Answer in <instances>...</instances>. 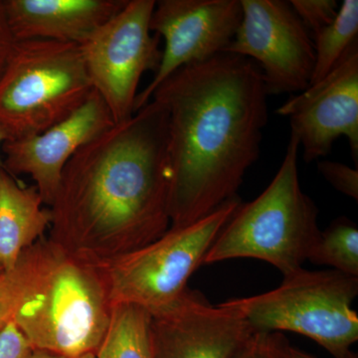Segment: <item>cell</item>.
Here are the masks:
<instances>
[{
	"label": "cell",
	"mask_w": 358,
	"mask_h": 358,
	"mask_svg": "<svg viewBox=\"0 0 358 358\" xmlns=\"http://www.w3.org/2000/svg\"><path fill=\"white\" fill-rule=\"evenodd\" d=\"M63 256L62 250L43 237L21 253L13 268L0 275V331L43 286Z\"/></svg>",
	"instance_id": "16"
},
{
	"label": "cell",
	"mask_w": 358,
	"mask_h": 358,
	"mask_svg": "<svg viewBox=\"0 0 358 358\" xmlns=\"http://www.w3.org/2000/svg\"><path fill=\"white\" fill-rule=\"evenodd\" d=\"M242 20L226 53L255 62L268 94L305 91L315 68V47L292 6L281 0H240Z\"/></svg>",
	"instance_id": "9"
},
{
	"label": "cell",
	"mask_w": 358,
	"mask_h": 358,
	"mask_svg": "<svg viewBox=\"0 0 358 358\" xmlns=\"http://www.w3.org/2000/svg\"><path fill=\"white\" fill-rule=\"evenodd\" d=\"M128 0H3L15 41L42 39L83 44Z\"/></svg>",
	"instance_id": "14"
},
{
	"label": "cell",
	"mask_w": 358,
	"mask_h": 358,
	"mask_svg": "<svg viewBox=\"0 0 358 358\" xmlns=\"http://www.w3.org/2000/svg\"><path fill=\"white\" fill-rule=\"evenodd\" d=\"M150 320L145 308L131 303L115 305L96 358H152Z\"/></svg>",
	"instance_id": "17"
},
{
	"label": "cell",
	"mask_w": 358,
	"mask_h": 358,
	"mask_svg": "<svg viewBox=\"0 0 358 358\" xmlns=\"http://www.w3.org/2000/svg\"><path fill=\"white\" fill-rule=\"evenodd\" d=\"M155 0H128L120 13L80 45L90 81L115 124L134 114L138 87L162 58L159 35L150 31Z\"/></svg>",
	"instance_id": "8"
},
{
	"label": "cell",
	"mask_w": 358,
	"mask_h": 358,
	"mask_svg": "<svg viewBox=\"0 0 358 358\" xmlns=\"http://www.w3.org/2000/svg\"><path fill=\"white\" fill-rule=\"evenodd\" d=\"M114 124L109 108L93 90L67 119L43 133L6 141L1 147L4 169L13 176L29 174L43 203L51 206L68 162Z\"/></svg>",
	"instance_id": "13"
},
{
	"label": "cell",
	"mask_w": 358,
	"mask_h": 358,
	"mask_svg": "<svg viewBox=\"0 0 358 358\" xmlns=\"http://www.w3.org/2000/svg\"><path fill=\"white\" fill-rule=\"evenodd\" d=\"M308 261L358 278L357 226L348 219L334 221L320 232Z\"/></svg>",
	"instance_id": "19"
},
{
	"label": "cell",
	"mask_w": 358,
	"mask_h": 358,
	"mask_svg": "<svg viewBox=\"0 0 358 358\" xmlns=\"http://www.w3.org/2000/svg\"><path fill=\"white\" fill-rule=\"evenodd\" d=\"M78 358H96V355L94 353H89V355H83V357Z\"/></svg>",
	"instance_id": "28"
},
{
	"label": "cell",
	"mask_w": 358,
	"mask_h": 358,
	"mask_svg": "<svg viewBox=\"0 0 358 358\" xmlns=\"http://www.w3.org/2000/svg\"><path fill=\"white\" fill-rule=\"evenodd\" d=\"M284 357L285 358H317L310 355V353L303 352V350L294 348V346L291 345L289 341L287 343L286 346H285ZM353 358H358V357L357 355V357Z\"/></svg>",
	"instance_id": "25"
},
{
	"label": "cell",
	"mask_w": 358,
	"mask_h": 358,
	"mask_svg": "<svg viewBox=\"0 0 358 358\" xmlns=\"http://www.w3.org/2000/svg\"><path fill=\"white\" fill-rule=\"evenodd\" d=\"M34 352L13 320L0 331V358H32Z\"/></svg>",
	"instance_id": "23"
},
{
	"label": "cell",
	"mask_w": 358,
	"mask_h": 358,
	"mask_svg": "<svg viewBox=\"0 0 358 358\" xmlns=\"http://www.w3.org/2000/svg\"><path fill=\"white\" fill-rule=\"evenodd\" d=\"M358 1L345 0L331 24L315 36V68L310 85L324 79L338 64L348 49L357 42Z\"/></svg>",
	"instance_id": "18"
},
{
	"label": "cell",
	"mask_w": 358,
	"mask_h": 358,
	"mask_svg": "<svg viewBox=\"0 0 358 358\" xmlns=\"http://www.w3.org/2000/svg\"><path fill=\"white\" fill-rule=\"evenodd\" d=\"M317 169L327 182L339 192L358 199V171L357 169L341 164V162L324 160L317 164Z\"/></svg>",
	"instance_id": "21"
},
{
	"label": "cell",
	"mask_w": 358,
	"mask_h": 358,
	"mask_svg": "<svg viewBox=\"0 0 358 358\" xmlns=\"http://www.w3.org/2000/svg\"><path fill=\"white\" fill-rule=\"evenodd\" d=\"M112 310L98 268L64 254L13 322L33 350L78 358L95 355Z\"/></svg>",
	"instance_id": "6"
},
{
	"label": "cell",
	"mask_w": 358,
	"mask_h": 358,
	"mask_svg": "<svg viewBox=\"0 0 358 358\" xmlns=\"http://www.w3.org/2000/svg\"><path fill=\"white\" fill-rule=\"evenodd\" d=\"M240 204L236 197L206 217L169 228L152 243L96 267L113 307L131 303L150 313L178 300Z\"/></svg>",
	"instance_id": "7"
},
{
	"label": "cell",
	"mask_w": 358,
	"mask_h": 358,
	"mask_svg": "<svg viewBox=\"0 0 358 358\" xmlns=\"http://www.w3.org/2000/svg\"><path fill=\"white\" fill-rule=\"evenodd\" d=\"M150 313L152 358H240L256 334L227 301L212 305L189 288Z\"/></svg>",
	"instance_id": "11"
},
{
	"label": "cell",
	"mask_w": 358,
	"mask_h": 358,
	"mask_svg": "<svg viewBox=\"0 0 358 358\" xmlns=\"http://www.w3.org/2000/svg\"><path fill=\"white\" fill-rule=\"evenodd\" d=\"M267 90L253 61L223 53L183 66L155 89L167 114L171 227L190 225L236 199L260 157Z\"/></svg>",
	"instance_id": "2"
},
{
	"label": "cell",
	"mask_w": 358,
	"mask_h": 358,
	"mask_svg": "<svg viewBox=\"0 0 358 358\" xmlns=\"http://www.w3.org/2000/svg\"><path fill=\"white\" fill-rule=\"evenodd\" d=\"M92 92L79 44L16 41L0 76V127L11 138L43 133L76 112Z\"/></svg>",
	"instance_id": "4"
},
{
	"label": "cell",
	"mask_w": 358,
	"mask_h": 358,
	"mask_svg": "<svg viewBox=\"0 0 358 358\" xmlns=\"http://www.w3.org/2000/svg\"><path fill=\"white\" fill-rule=\"evenodd\" d=\"M289 3L313 35L331 24L339 9L336 0H292Z\"/></svg>",
	"instance_id": "20"
},
{
	"label": "cell",
	"mask_w": 358,
	"mask_h": 358,
	"mask_svg": "<svg viewBox=\"0 0 358 358\" xmlns=\"http://www.w3.org/2000/svg\"><path fill=\"white\" fill-rule=\"evenodd\" d=\"M36 186H26L0 167V265L10 270L25 249L50 227V209L44 208Z\"/></svg>",
	"instance_id": "15"
},
{
	"label": "cell",
	"mask_w": 358,
	"mask_h": 358,
	"mask_svg": "<svg viewBox=\"0 0 358 358\" xmlns=\"http://www.w3.org/2000/svg\"><path fill=\"white\" fill-rule=\"evenodd\" d=\"M288 339L280 333H256L240 358H285Z\"/></svg>",
	"instance_id": "22"
},
{
	"label": "cell",
	"mask_w": 358,
	"mask_h": 358,
	"mask_svg": "<svg viewBox=\"0 0 358 358\" xmlns=\"http://www.w3.org/2000/svg\"><path fill=\"white\" fill-rule=\"evenodd\" d=\"M357 294V277L303 268L272 291L226 301L256 333L291 331L313 339L334 358H353L358 315L352 305Z\"/></svg>",
	"instance_id": "5"
},
{
	"label": "cell",
	"mask_w": 358,
	"mask_h": 358,
	"mask_svg": "<svg viewBox=\"0 0 358 358\" xmlns=\"http://www.w3.org/2000/svg\"><path fill=\"white\" fill-rule=\"evenodd\" d=\"M3 272H4L3 268H2V266L0 265V275H1L2 273H3Z\"/></svg>",
	"instance_id": "29"
},
{
	"label": "cell",
	"mask_w": 358,
	"mask_h": 358,
	"mask_svg": "<svg viewBox=\"0 0 358 358\" xmlns=\"http://www.w3.org/2000/svg\"><path fill=\"white\" fill-rule=\"evenodd\" d=\"M10 138L11 136H9V134L7 133L6 129L0 127V148L2 147V145H3L6 141L10 140ZM0 167H3L4 169L3 157H1V155H0Z\"/></svg>",
	"instance_id": "26"
},
{
	"label": "cell",
	"mask_w": 358,
	"mask_h": 358,
	"mask_svg": "<svg viewBox=\"0 0 358 358\" xmlns=\"http://www.w3.org/2000/svg\"><path fill=\"white\" fill-rule=\"evenodd\" d=\"M167 114L150 102L73 155L50 206L48 239L100 267L171 227Z\"/></svg>",
	"instance_id": "1"
},
{
	"label": "cell",
	"mask_w": 358,
	"mask_h": 358,
	"mask_svg": "<svg viewBox=\"0 0 358 358\" xmlns=\"http://www.w3.org/2000/svg\"><path fill=\"white\" fill-rule=\"evenodd\" d=\"M242 20L240 0H159L150 18V31L164 39L154 79L138 94L134 113L145 107L155 89L181 67L223 53Z\"/></svg>",
	"instance_id": "10"
},
{
	"label": "cell",
	"mask_w": 358,
	"mask_h": 358,
	"mask_svg": "<svg viewBox=\"0 0 358 358\" xmlns=\"http://www.w3.org/2000/svg\"><path fill=\"white\" fill-rule=\"evenodd\" d=\"M300 143L291 134L281 166L256 199L240 204L219 232L203 265L251 258L271 264L284 277L303 268L320 236L319 209L301 190Z\"/></svg>",
	"instance_id": "3"
},
{
	"label": "cell",
	"mask_w": 358,
	"mask_h": 358,
	"mask_svg": "<svg viewBox=\"0 0 358 358\" xmlns=\"http://www.w3.org/2000/svg\"><path fill=\"white\" fill-rule=\"evenodd\" d=\"M277 113L289 117L291 134L298 138L308 164L327 157L334 141L345 136L357 166V42L324 79L292 96Z\"/></svg>",
	"instance_id": "12"
},
{
	"label": "cell",
	"mask_w": 358,
	"mask_h": 358,
	"mask_svg": "<svg viewBox=\"0 0 358 358\" xmlns=\"http://www.w3.org/2000/svg\"><path fill=\"white\" fill-rule=\"evenodd\" d=\"M15 42L7 21L3 0H0V76L3 72Z\"/></svg>",
	"instance_id": "24"
},
{
	"label": "cell",
	"mask_w": 358,
	"mask_h": 358,
	"mask_svg": "<svg viewBox=\"0 0 358 358\" xmlns=\"http://www.w3.org/2000/svg\"><path fill=\"white\" fill-rule=\"evenodd\" d=\"M32 358H64L58 357V355H52V353L39 352V350H35L34 355Z\"/></svg>",
	"instance_id": "27"
}]
</instances>
